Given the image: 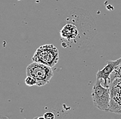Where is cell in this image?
I'll return each mask as SVG.
<instances>
[{
	"label": "cell",
	"mask_w": 121,
	"mask_h": 119,
	"mask_svg": "<svg viewBox=\"0 0 121 119\" xmlns=\"http://www.w3.org/2000/svg\"><path fill=\"white\" fill-rule=\"evenodd\" d=\"M26 75L33 77L37 81V86L41 87L48 83L54 74L51 67L33 61L26 68Z\"/></svg>",
	"instance_id": "obj_1"
},
{
	"label": "cell",
	"mask_w": 121,
	"mask_h": 119,
	"mask_svg": "<svg viewBox=\"0 0 121 119\" xmlns=\"http://www.w3.org/2000/svg\"><path fill=\"white\" fill-rule=\"evenodd\" d=\"M103 81L97 79L94 83L91 97L94 106L102 111H109L110 105V91L109 88L102 85Z\"/></svg>",
	"instance_id": "obj_2"
},
{
	"label": "cell",
	"mask_w": 121,
	"mask_h": 119,
	"mask_svg": "<svg viewBox=\"0 0 121 119\" xmlns=\"http://www.w3.org/2000/svg\"><path fill=\"white\" fill-rule=\"evenodd\" d=\"M32 59L52 67L59 61V50L53 44L41 45L35 52Z\"/></svg>",
	"instance_id": "obj_3"
},
{
	"label": "cell",
	"mask_w": 121,
	"mask_h": 119,
	"mask_svg": "<svg viewBox=\"0 0 121 119\" xmlns=\"http://www.w3.org/2000/svg\"><path fill=\"white\" fill-rule=\"evenodd\" d=\"M110 91V105L109 112L121 114V79L115 78L109 85Z\"/></svg>",
	"instance_id": "obj_4"
},
{
	"label": "cell",
	"mask_w": 121,
	"mask_h": 119,
	"mask_svg": "<svg viewBox=\"0 0 121 119\" xmlns=\"http://www.w3.org/2000/svg\"><path fill=\"white\" fill-rule=\"evenodd\" d=\"M121 63V57L115 61H107L105 66L99 70L96 74V79L103 82V85L109 88L110 84V76L114 70Z\"/></svg>",
	"instance_id": "obj_5"
},
{
	"label": "cell",
	"mask_w": 121,
	"mask_h": 119,
	"mask_svg": "<svg viewBox=\"0 0 121 119\" xmlns=\"http://www.w3.org/2000/svg\"><path fill=\"white\" fill-rule=\"evenodd\" d=\"M78 30L77 27L72 23H68L63 26L60 30L61 37L66 40H73L78 37Z\"/></svg>",
	"instance_id": "obj_6"
},
{
	"label": "cell",
	"mask_w": 121,
	"mask_h": 119,
	"mask_svg": "<svg viewBox=\"0 0 121 119\" xmlns=\"http://www.w3.org/2000/svg\"><path fill=\"white\" fill-rule=\"evenodd\" d=\"M115 78H121V63L116 67L110 76V82Z\"/></svg>",
	"instance_id": "obj_7"
},
{
	"label": "cell",
	"mask_w": 121,
	"mask_h": 119,
	"mask_svg": "<svg viewBox=\"0 0 121 119\" xmlns=\"http://www.w3.org/2000/svg\"><path fill=\"white\" fill-rule=\"evenodd\" d=\"M25 83L29 87L37 85V81H36V80L33 77L30 76H27V77L25 79Z\"/></svg>",
	"instance_id": "obj_8"
},
{
	"label": "cell",
	"mask_w": 121,
	"mask_h": 119,
	"mask_svg": "<svg viewBox=\"0 0 121 119\" xmlns=\"http://www.w3.org/2000/svg\"><path fill=\"white\" fill-rule=\"evenodd\" d=\"M43 116H44V119H54L55 118V116H54V113L50 112L45 113Z\"/></svg>",
	"instance_id": "obj_9"
}]
</instances>
